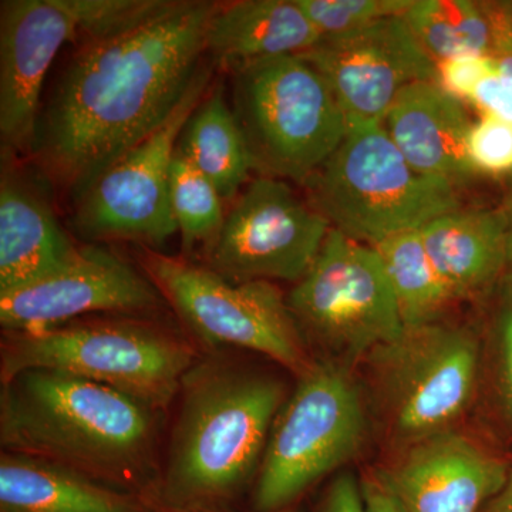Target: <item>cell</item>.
<instances>
[{
    "mask_svg": "<svg viewBox=\"0 0 512 512\" xmlns=\"http://www.w3.org/2000/svg\"><path fill=\"white\" fill-rule=\"evenodd\" d=\"M218 3L168 2L80 45L37 120L33 151L74 201L190 92Z\"/></svg>",
    "mask_w": 512,
    "mask_h": 512,
    "instance_id": "cell-1",
    "label": "cell"
},
{
    "mask_svg": "<svg viewBox=\"0 0 512 512\" xmlns=\"http://www.w3.org/2000/svg\"><path fill=\"white\" fill-rule=\"evenodd\" d=\"M156 413L103 384L25 370L2 382L0 443L3 451L131 491L153 471Z\"/></svg>",
    "mask_w": 512,
    "mask_h": 512,
    "instance_id": "cell-2",
    "label": "cell"
},
{
    "mask_svg": "<svg viewBox=\"0 0 512 512\" xmlns=\"http://www.w3.org/2000/svg\"><path fill=\"white\" fill-rule=\"evenodd\" d=\"M180 394L160 497L173 512H214L259 470L285 387L208 359L191 367Z\"/></svg>",
    "mask_w": 512,
    "mask_h": 512,
    "instance_id": "cell-3",
    "label": "cell"
},
{
    "mask_svg": "<svg viewBox=\"0 0 512 512\" xmlns=\"http://www.w3.org/2000/svg\"><path fill=\"white\" fill-rule=\"evenodd\" d=\"M302 185L332 229L373 248L461 208L457 188L414 170L380 121L350 124Z\"/></svg>",
    "mask_w": 512,
    "mask_h": 512,
    "instance_id": "cell-4",
    "label": "cell"
},
{
    "mask_svg": "<svg viewBox=\"0 0 512 512\" xmlns=\"http://www.w3.org/2000/svg\"><path fill=\"white\" fill-rule=\"evenodd\" d=\"M0 359V382L25 370H53L111 387L154 412L170 406L197 363L185 340L137 322L6 333Z\"/></svg>",
    "mask_w": 512,
    "mask_h": 512,
    "instance_id": "cell-5",
    "label": "cell"
},
{
    "mask_svg": "<svg viewBox=\"0 0 512 512\" xmlns=\"http://www.w3.org/2000/svg\"><path fill=\"white\" fill-rule=\"evenodd\" d=\"M232 74V110L254 170L302 185L349 130L325 77L302 56L262 60Z\"/></svg>",
    "mask_w": 512,
    "mask_h": 512,
    "instance_id": "cell-6",
    "label": "cell"
},
{
    "mask_svg": "<svg viewBox=\"0 0 512 512\" xmlns=\"http://www.w3.org/2000/svg\"><path fill=\"white\" fill-rule=\"evenodd\" d=\"M269 434L254 491L256 512L286 510L356 456L366 434L362 394L349 367L313 360Z\"/></svg>",
    "mask_w": 512,
    "mask_h": 512,
    "instance_id": "cell-7",
    "label": "cell"
},
{
    "mask_svg": "<svg viewBox=\"0 0 512 512\" xmlns=\"http://www.w3.org/2000/svg\"><path fill=\"white\" fill-rule=\"evenodd\" d=\"M160 0H3L0 8V138L3 153L32 146L43 83L63 46L140 19Z\"/></svg>",
    "mask_w": 512,
    "mask_h": 512,
    "instance_id": "cell-8",
    "label": "cell"
},
{
    "mask_svg": "<svg viewBox=\"0 0 512 512\" xmlns=\"http://www.w3.org/2000/svg\"><path fill=\"white\" fill-rule=\"evenodd\" d=\"M306 345L350 367L399 338L404 323L373 247L330 229L311 269L286 296Z\"/></svg>",
    "mask_w": 512,
    "mask_h": 512,
    "instance_id": "cell-9",
    "label": "cell"
},
{
    "mask_svg": "<svg viewBox=\"0 0 512 512\" xmlns=\"http://www.w3.org/2000/svg\"><path fill=\"white\" fill-rule=\"evenodd\" d=\"M380 409L403 447L453 429L476 392L480 340L440 320L404 326L366 357Z\"/></svg>",
    "mask_w": 512,
    "mask_h": 512,
    "instance_id": "cell-10",
    "label": "cell"
},
{
    "mask_svg": "<svg viewBox=\"0 0 512 512\" xmlns=\"http://www.w3.org/2000/svg\"><path fill=\"white\" fill-rule=\"evenodd\" d=\"M144 271L188 329L208 346L254 350L296 375L313 360L274 282H235L208 266L147 252Z\"/></svg>",
    "mask_w": 512,
    "mask_h": 512,
    "instance_id": "cell-11",
    "label": "cell"
},
{
    "mask_svg": "<svg viewBox=\"0 0 512 512\" xmlns=\"http://www.w3.org/2000/svg\"><path fill=\"white\" fill-rule=\"evenodd\" d=\"M210 77V67H202L174 113L77 198L73 224L83 237L161 245L177 234L170 197L171 164L178 138L204 99Z\"/></svg>",
    "mask_w": 512,
    "mask_h": 512,
    "instance_id": "cell-12",
    "label": "cell"
},
{
    "mask_svg": "<svg viewBox=\"0 0 512 512\" xmlns=\"http://www.w3.org/2000/svg\"><path fill=\"white\" fill-rule=\"evenodd\" d=\"M330 229L308 198L285 180L262 175L235 198L208 247V268L235 284H296L318 258Z\"/></svg>",
    "mask_w": 512,
    "mask_h": 512,
    "instance_id": "cell-13",
    "label": "cell"
},
{
    "mask_svg": "<svg viewBox=\"0 0 512 512\" xmlns=\"http://www.w3.org/2000/svg\"><path fill=\"white\" fill-rule=\"evenodd\" d=\"M328 82L350 124L382 123L410 84L434 82L436 62L403 16L379 20L349 35L323 37L301 55Z\"/></svg>",
    "mask_w": 512,
    "mask_h": 512,
    "instance_id": "cell-14",
    "label": "cell"
},
{
    "mask_svg": "<svg viewBox=\"0 0 512 512\" xmlns=\"http://www.w3.org/2000/svg\"><path fill=\"white\" fill-rule=\"evenodd\" d=\"M160 303L147 275L104 249L87 247L45 278L0 293V323L6 333L37 332L87 313L150 312Z\"/></svg>",
    "mask_w": 512,
    "mask_h": 512,
    "instance_id": "cell-15",
    "label": "cell"
},
{
    "mask_svg": "<svg viewBox=\"0 0 512 512\" xmlns=\"http://www.w3.org/2000/svg\"><path fill=\"white\" fill-rule=\"evenodd\" d=\"M510 474L501 458L450 429L403 447L376 477L403 512H478Z\"/></svg>",
    "mask_w": 512,
    "mask_h": 512,
    "instance_id": "cell-16",
    "label": "cell"
},
{
    "mask_svg": "<svg viewBox=\"0 0 512 512\" xmlns=\"http://www.w3.org/2000/svg\"><path fill=\"white\" fill-rule=\"evenodd\" d=\"M473 123L463 103L448 96L436 82L407 86L382 121L414 170L454 187L476 175L467 156Z\"/></svg>",
    "mask_w": 512,
    "mask_h": 512,
    "instance_id": "cell-17",
    "label": "cell"
},
{
    "mask_svg": "<svg viewBox=\"0 0 512 512\" xmlns=\"http://www.w3.org/2000/svg\"><path fill=\"white\" fill-rule=\"evenodd\" d=\"M322 40L296 0L218 3L207 29V53L234 72L284 56H301Z\"/></svg>",
    "mask_w": 512,
    "mask_h": 512,
    "instance_id": "cell-18",
    "label": "cell"
},
{
    "mask_svg": "<svg viewBox=\"0 0 512 512\" xmlns=\"http://www.w3.org/2000/svg\"><path fill=\"white\" fill-rule=\"evenodd\" d=\"M79 252L46 198L18 174L0 185V293L45 278Z\"/></svg>",
    "mask_w": 512,
    "mask_h": 512,
    "instance_id": "cell-19",
    "label": "cell"
},
{
    "mask_svg": "<svg viewBox=\"0 0 512 512\" xmlns=\"http://www.w3.org/2000/svg\"><path fill=\"white\" fill-rule=\"evenodd\" d=\"M419 232L457 301L487 291L508 266L504 210L458 208L427 222Z\"/></svg>",
    "mask_w": 512,
    "mask_h": 512,
    "instance_id": "cell-20",
    "label": "cell"
},
{
    "mask_svg": "<svg viewBox=\"0 0 512 512\" xmlns=\"http://www.w3.org/2000/svg\"><path fill=\"white\" fill-rule=\"evenodd\" d=\"M0 512H151L140 495L23 454L0 456Z\"/></svg>",
    "mask_w": 512,
    "mask_h": 512,
    "instance_id": "cell-21",
    "label": "cell"
},
{
    "mask_svg": "<svg viewBox=\"0 0 512 512\" xmlns=\"http://www.w3.org/2000/svg\"><path fill=\"white\" fill-rule=\"evenodd\" d=\"M177 148L211 181L224 201L238 197L254 170L244 134L234 110L228 106L222 84H217L198 104Z\"/></svg>",
    "mask_w": 512,
    "mask_h": 512,
    "instance_id": "cell-22",
    "label": "cell"
},
{
    "mask_svg": "<svg viewBox=\"0 0 512 512\" xmlns=\"http://www.w3.org/2000/svg\"><path fill=\"white\" fill-rule=\"evenodd\" d=\"M392 285L404 326L437 322L456 295L437 271L419 231L404 232L375 247Z\"/></svg>",
    "mask_w": 512,
    "mask_h": 512,
    "instance_id": "cell-23",
    "label": "cell"
},
{
    "mask_svg": "<svg viewBox=\"0 0 512 512\" xmlns=\"http://www.w3.org/2000/svg\"><path fill=\"white\" fill-rule=\"evenodd\" d=\"M404 19L436 63L457 56H493V25L485 3L414 0Z\"/></svg>",
    "mask_w": 512,
    "mask_h": 512,
    "instance_id": "cell-24",
    "label": "cell"
},
{
    "mask_svg": "<svg viewBox=\"0 0 512 512\" xmlns=\"http://www.w3.org/2000/svg\"><path fill=\"white\" fill-rule=\"evenodd\" d=\"M171 207L185 251L212 244L225 222L224 200L211 181L180 151L170 175Z\"/></svg>",
    "mask_w": 512,
    "mask_h": 512,
    "instance_id": "cell-25",
    "label": "cell"
},
{
    "mask_svg": "<svg viewBox=\"0 0 512 512\" xmlns=\"http://www.w3.org/2000/svg\"><path fill=\"white\" fill-rule=\"evenodd\" d=\"M319 35H349L379 22L406 15L414 0H296Z\"/></svg>",
    "mask_w": 512,
    "mask_h": 512,
    "instance_id": "cell-26",
    "label": "cell"
},
{
    "mask_svg": "<svg viewBox=\"0 0 512 512\" xmlns=\"http://www.w3.org/2000/svg\"><path fill=\"white\" fill-rule=\"evenodd\" d=\"M467 156L476 174L503 177L512 174V124L480 116L471 126Z\"/></svg>",
    "mask_w": 512,
    "mask_h": 512,
    "instance_id": "cell-27",
    "label": "cell"
},
{
    "mask_svg": "<svg viewBox=\"0 0 512 512\" xmlns=\"http://www.w3.org/2000/svg\"><path fill=\"white\" fill-rule=\"evenodd\" d=\"M494 72L495 62L491 56H457L436 63L434 82L453 99L470 103L480 83Z\"/></svg>",
    "mask_w": 512,
    "mask_h": 512,
    "instance_id": "cell-28",
    "label": "cell"
},
{
    "mask_svg": "<svg viewBox=\"0 0 512 512\" xmlns=\"http://www.w3.org/2000/svg\"><path fill=\"white\" fill-rule=\"evenodd\" d=\"M498 389L512 423V276L504 286L497 322Z\"/></svg>",
    "mask_w": 512,
    "mask_h": 512,
    "instance_id": "cell-29",
    "label": "cell"
},
{
    "mask_svg": "<svg viewBox=\"0 0 512 512\" xmlns=\"http://www.w3.org/2000/svg\"><path fill=\"white\" fill-rule=\"evenodd\" d=\"M470 104L480 111L481 116L495 117L512 124V90L497 72L485 77L471 97Z\"/></svg>",
    "mask_w": 512,
    "mask_h": 512,
    "instance_id": "cell-30",
    "label": "cell"
},
{
    "mask_svg": "<svg viewBox=\"0 0 512 512\" xmlns=\"http://www.w3.org/2000/svg\"><path fill=\"white\" fill-rule=\"evenodd\" d=\"M319 512H366L360 480L352 473L333 478L320 501Z\"/></svg>",
    "mask_w": 512,
    "mask_h": 512,
    "instance_id": "cell-31",
    "label": "cell"
},
{
    "mask_svg": "<svg viewBox=\"0 0 512 512\" xmlns=\"http://www.w3.org/2000/svg\"><path fill=\"white\" fill-rule=\"evenodd\" d=\"M366 512H403L392 495L380 483L376 474L360 480Z\"/></svg>",
    "mask_w": 512,
    "mask_h": 512,
    "instance_id": "cell-32",
    "label": "cell"
},
{
    "mask_svg": "<svg viewBox=\"0 0 512 512\" xmlns=\"http://www.w3.org/2000/svg\"><path fill=\"white\" fill-rule=\"evenodd\" d=\"M485 512H512V470L508 477L507 484L490 503L487 504Z\"/></svg>",
    "mask_w": 512,
    "mask_h": 512,
    "instance_id": "cell-33",
    "label": "cell"
},
{
    "mask_svg": "<svg viewBox=\"0 0 512 512\" xmlns=\"http://www.w3.org/2000/svg\"><path fill=\"white\" fill-rule=\"evenodd\" d=\"M505 218H507V261L512 269V190L504 208Z\"/></svg>",
    "mask_w": 512,
    "mask_h": 512,
    "instance_id": "cell-34",
    "label": "cell"
},
{
    "mask_svg": "<svg viewBox=\"0 0 512 512\" xmlns=\"http://www.w3.org/2000/svg\"><path fill=\"white\" fill-rule=\"evenodd\" d=\"M505 12H507L508 19H510L512 29V0L511 2H503Z\"/></svg>",
    "mask_w": 512,
    "mask_h": 512,
    "instance_id": "cell-35",
    "label": "cell"
},
{
    "mask_svg": "<svg viewBox=\"0 0 512 512\" xmlns=\"http://www.w3.org/2000/svg\"><path fill=\"white\" fill-rule=\"evenodd\" d=\"M214 512H221V511H214ZM276 512H292V511H289V510H282V511H276Z\"/></svg>",
    "mask_w": 512,
    "mask_h": 512,
    "instance_id": "cell-36",
    "label": "cell"
},
{
    "mask_svg": "<svg viewBox=\"0 0 512 512\" xmlns=\"http://www.w3.org/2000/svg\"><path fill=\"white\" fill-rule=\"evenodd\" d=\"M151 512H153V511H151ZM154 512H156V511H154ZM171 512H173V511H171Z\"/></svg>",
    "mask_w": 512,
    "mask_h": 512,
    "instance_id": "cell-37",
    "label": "cell"
}]
</instances>
